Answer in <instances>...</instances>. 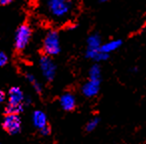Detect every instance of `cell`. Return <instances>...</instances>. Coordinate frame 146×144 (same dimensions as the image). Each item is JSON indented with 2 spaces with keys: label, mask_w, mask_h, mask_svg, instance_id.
<instances>
[{
  "label": "cell",
  "mask_w": 146,
  "mask_h": 144,
  "mask_svg": "<svg viewBox=\"0 0 146 144\" xmlns=\"http://www.w3.org/2000/svg\"><path fill=\"white\" fill-rule=\"evenodd\" d=\"M25 96L20 88L13 86L8 92V104H24Z\"/></svg>",
  "instance_id": "8992f818"
},
{
  "label": "cell",
  "mask_w": 146,
  "mask_h": 144,
  "mask_svg": "<svg viewBox=\"0 0 146 144\" xmlns=\"http://www.w3.org/2000/svg\"><path fill=\"white\" fill-rule=\"evenodd\" d=\"M7 62H8V57H7V55L5 54L4 52H2V51H0V68H1V67H4L5 65L7 64Z\"/></svg>",
  "instance_id": "e0dca14e"
},
{
  "label": "cell",
  "mask_w": 146,
  "mask_h": 144,
  "mask_svg": "<svg viewBox=\"0 0 146 144\" xmlns=\"http://www.w3.org/2000/svg\"><path fill=\"white\" fill-rule=\"evenodd\" d=\"M101 47V38L98 34H92L87 39V49L96 50Z\"/></svg>",
  "instance_id": "7c38bea8"
},
{
  "label": "cell",
  "mask_w": 146,
  "mask_h": 144,
  "mask_svg": "<svg viewBox=\"0 0 146 144\" xmlns=\"http://www.w3.org/2000/svg\"><path fill=\"white\" fill-rule=\"evenodd\" d=\"M39 131H40V133L42 134L43 136H47L50 134V128H49L48 125L44 126V127H42L41 129H39Z\"/></svg>",
  "instance_id": "ac0fdd59"
},
{
  "label": "cell",
  "mask_w": 146,
  "mask_h": 144,
  "mask_svg": "<svg viewBox=\"0 0 146 144\" xmlns=\"http://www.w3.org/2000/svg\"><path fill=\"white\" fill-rule=\"evenodd\" d=\"M59 103L60 106L62 107L63 110L65 111H71L75 108L76 106V99L75 96H73L70 92H66V94H63L60 96V99H59Z\"/></svg>",
  "instance_id": "ba28073f"
},
{
  "label": "cell",
  "mask_w": 146,
  "mask_h": 144,
  "mask_svg": "<svg viewBox=\"0 0 146 144\" xmlns=\"http://www.w3.org/2000/svg\"><path fill=\"white\" fill-rule=\"evenodd\" d=\"M5 100V94L4 92H2V90H0V105L3 103V101Z\"/></svg>",
  "instance_id": "d6986e66"
},
{
  "label": "cell",
  "mask_w": 146,
  "mask_h": 144,
  "mask_svg": "<svg viewBox=\"0 0 146 144\" xmlns=\"http://www.w3.org/2000/svg\"><path fill=\"white\" fill-rule=\"evenodd\" d=\"M56 1H67V0H56Z\"/></svg>",
  "instance_id": "44dd1931"
},
{
  "label": "cell",
  "mask_w": 146,
  "mask_h": 144,
  "mask_svg": "<svg viewBox=\"0 0 146 144\" xmlns=\"http://www.w3.org/2000/svg\"><path fill=\"white\" fill-rule=\"evenodd\" d=\"M32 122L37 129H41L47 125V115L42 110H35L32 114Z\"/></svg>",
  "instance_id": "9c48e42d"
},
{
  "label": "cell",
  "mask_w": 146,
  "mask_h": 144,
  "mask_svg": "<svg viewBox=\"0 0 146 144\" xmlns=\"http://www.w3.org/2000/svg\"><path fill=\"white\" fill-rule=\"evenodd\" d=\"M26 79H27V81L32 84V86L35 90V92H38V94H41V92H42V86H41L40 82L36 80V78H35L34 75L28 73V74H26Z\"/></svg>",
  "instance_id": "5bb4252c"
},
{
  "label": "cell",
  "mask_w": 146,
  "mask_h": 144,
  "mask_svg": "<svg viewBox=\"0 0 146 144\" xmlns=\"http://www.w3.org/2000/svg\"><path fill=\"white\" fill-rule=\"evenodd\" d=\"M121 44H122V42L120 40L110 41V42H107L104 45H102V46L100 47V50L103 53H105V54L109 55L111 52H114V51H116L117 49H119Z\"/></svg>",
  "instance_id": "8fae6325"
},
{
  "label": "cell",
  "mask_w": 146,
  "mask_h": 144,
  "mask_svg": "<svg viewBox=\"0 0 146 144\" xmlns=\"http://www.w3.org/2000/svg\"><path fill=\"white\" fill-rule=\"evenodd\" d=\"M102 2H105V1H108V0H101Z\"/></svg>",
  "instance_id": "7402d4cb"
},
{
  "label": "cell",
  "mask_w": 146,
  "mask_h": 144,
  "mask_svg": "<svg viewBox=\"0 0 146 144\" xmlns=\"http://www.w3.org/2000/svg\"><path fill=\"white\" fill-rule=\"evenodd\" d=\"M43 51L46 56H55L60 52L59 36L56 31H49L43 40Z\"/></svg>",
  "instance_id": "6da1fadb"
},
{
  "label": "cell",
  "mask_w": 146,
  "mask_h": 144,
  "mask_svg": "<svg viewBox=\"0 0 146 144\" xmlns=\"http://www.w3.org/2000/svg\"><path fill=\"white\" fill-rule=\"evenodd\" d=\"M86 57L96 61V62H101V61L107 60L109 58V55L103 53L100 49H96V50L87 49V51H86Z\"/></svg>",
  "instance_id": "30bf717a"
},
{
  "label": "cell",
  "mask_w": 146,
  "mask_h": 144,
  "mask_svg": "<svg viewBox=\"0 0 146 144\" xmlns=\"http://www.w3.org/2000/svg\"><path fill=\"white\" fill-rule=\"evenodd\" d=\"M10 2H12V0H0V4H1V5L9 4Z\"/></svg>",
  "instance_id": "ffe728a7"
},
{
  "label": "cell",
  "mask_w": 146,
  "mask_h": 144,
  "mask_svg": "<svg viewBox=\"0 0 146 144\" xmlns=\"http://www.w3.org/2000/svg\"><path fill=\"white\" fill-rule=\"evenodd\" d=\"M31 31L30 27L26 24H23L17 29L15 34V47L18 51H22L25 47L28 45L29 41L31 39Z\"/></svg>",
  "instance_id": "3957f363"
},
{
  "label": "cell",
  "mask_w": 146,
  "mask_h": 144,
  "mask_svg": "<svg viewBox=\"0 0 146 144\" xmlns=\"http://www.w3.org/2000/svg\"><path fill=\"white\" fill-rule=\"evenodd\" d=\"M98 124H99V118L98 117L92 118V119H90L89 121L87 122V124H86V130H87V131H93L98 126Z\"/></svg>",
  "instance_id": "2e32d148"
},
{
  "label": "cell",
  "mask_w": 146,
  "mask_h": 144,
  "mask_svg": "<svg viewBox=\"0 0 146 144\" xmlns=\"http://www.w3.org/2000/svg\"><path fill=\"white\" fill-rule=\"evenodd\" d=\"M48 9L52 16L56 17V18H63L69 14L71 10V4L68 1L49 0Z\"/></svg>",
  "instance_id": "7a4b0ae2"
},
{
  "label": "cell",
  "mask_w": 146,
  "mask_h": 144,
  "mask_svg": "<svg viewBox=\"0 0 146 144\" xmlns=\"http://www.w3.org/2000/svg\"><path fill=\"white\" fill-rule=\"evenodd\" d=\"M100 82L99 81L89 80L82 86V94L87 98H93L99 92Z\"/></svg>",
  "instance_id": "52a82bcc"
},
{
  "label": "cell",
  "mask_w": 146,
  "mask_h": 144,
  "mask_svg": "<svg viewBox=\"0 0 146 144\" xmlns=\"http://www.w3.org/2000/svg\"><path fill=\"white\" fill-rule=\"evenodd\" d=\"M3 128L9 134H17L20 132L22 122L18 114H6L2 122Z\"/></svg>",
  "instance_id": "277c9868"
},
{
  "label": "cell",
  "mask_w": 146,
  "mask_h": 144,
  "mask_svg": "<svg viewBox=\"0 0 146 144\" xmlns=\"http://www.w3.org/2000/svg\"><path fill=\"white\" fill-rule=\"evenodd\" d=\"M89 80L99 81L101 80V69L99 65H93L89 70Z\"/></svg>",
  "instance_id": "4fadbf2b"
},
{
  "label": "cell",
  "mask_w": 146,
  "mask_h": 144,
  "mask_svg": "<svg viewBox=\"0 0 146 144\" xmlns=\"http://www.w3.org/2000/svg\"><path fill=\"white\" fill-rule=\"evenodd\" d=\"M39 65H40V70L43 77L47 81H52L56 75V65L51 60L50 57H42L39 61Z\"/></svg>",
  "instance_id": "5b68a950"
},
{
  "label": "cell",
  "mask_w": 146,
  "mask_h": 144,
  "mask_svg": "<svg viewBox=\"0 0 146 144\" xmlns=\"http://www.w3.org/2000/svg\"><path fill=\"white\" fill-rule=\"evenodd\" d=\"M24 104H7L5 107L6 114H19L23 111Z\"/></svg>",
  "instance_id": "9a60e30c"
}]
</instances>
